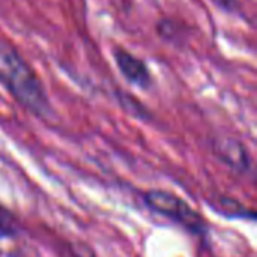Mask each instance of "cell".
I'll return each mask as SVG.
<instances>
[{"label":"cell","instance_id":"cell-1","mask_svg":"<svg viewBox=\"0 0 257 257\" xmlns=\"http://www.w3.org/2000/svg\"><path fill=\"white\" fill-rule=\"evenodd\" d=\"M0 84L30 113L36 116L51 113V104L42 80L17 47L3 38H0Z\"/></svg>","mask_w":257,"mask_h":257},{"label":"cell","instance_id":"cell-2","mask_svg":"<svg viewBox=\"0 0 257 257\" xmlns=\"http://www.w3.org/2000/svg\"><path fill=\"white\" fill-rule=\"evenodd\" d=\"M143 200L151 211L176 221L194 233H202L206 229L203 217L173 193L164 190H149L143 194Z\"/></svg>","mask_w":257,"mask_h":257},{"label":"cell","instance_id":"cell-3","mask_svg":"<svg viewBox=\"0 0 257 257\" xmlns=\"http://www.w3.org/2000/svg\"><path fill=\"white\" fill-rule=\"evenodd\" d=\"M113 57L116 62V66L119 68L120 74L134 86L140 87V89H148L152 84V75L149 68L146 66V63L134 56L133 53H130L125 48L116 47L113 50Z\"/></svg>","mask_w":257,"mask_h":257},{"label":"cell","instance_id":"cell-4","mask_svg":"<svg viewBox=\"0 0 257 257\" xmlns=\"http://www.w3.org/2000/svg\"><path fill=\"white\" fill-rule=\"evenodd\" d=\"M214 152L224 164H227L230 169H233L236 172L242 173L250 169V164H251L250 154H248L247 148L242 143H239L238 140L221 139L220 142L215 143Z\"/></svg>","mask_w":257,"mask_h":257},{"label":"cell","instance_id":"cell-5","mask_svg":"<svg viewBox=\"0 0 257 257\" xmlns=\"http://www.w3.org/2000/svg\"><path fill=\"white\" fill-rule=\"evenodd\" d=\"M220 211L223 214H226L227 217H241V218H254V212L247 209L245 206H242L241 203L235 202V200H230V199H221L220 200Z\"/></svg>","mask_w":257,"mask_h":257},{"label":"cell","instance_id":"cell-6","mask_svg":"<svg viewBox=\"0 0 257 257\" xmlns=\"http://www.w3.org/2000/svg\"><path fill=\"white\" fill-rule=\"evenodd\" d=\"M17 232V221L14 215L0 205V235L2 236H12Z\"/></svg>","mask_w":257,"mask_h":257},{"label":"cell","instance_id":"cell-7","mask_svg":"<svg viewBox=\"0 0 257 257\" xmlns=\"http://www.w3.org/2000/svg\"><path fill=\"white\" fill-rule=\"evenodd\" d=\"M211 2L215 3L218 8H221L224 11H229V12H236L238 8H239L238 0H211Z\"/></svg>","mask_w":257,"mask_h":257}]
</instances>
